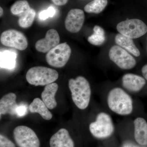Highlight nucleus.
I'll return each instance as SVG.
<instances>
[{"instance_id":"412c9836","label":"nucleus","mask_w":147,"mask_h":147,"mask_svg":"<svg viewBox=\"0 0 147 147\" xmlns=\"http://www.w3.org/2000/svg\"><path fill=\"white\" fill-rule=\"evenodd\" d=\"M108 4V0H94L85 6L84 10L88 13L98 14L102 12Z\"/></svg>"},{"instance_id":"f3484780","label":"nucleus","mask_w":147,"mask_h":147,"mask_svg":"<svg viewBox=\"0 0 147 147\" xmlns=\"http://www.w3.org/2000/svg\"><path fill=\"white\" fill-rule=\"evenodd\" d=\"M29 110L32 113H37L46 120H50L53 117L52 113L44 102L38 98H34L29 105Z\"/></svg>"},{"instance_id":"2eb2a0df","label":"nucleus","mask_w":147,"mask_h":147,"mask_svg":"<svg viewBox=\"0 0 147 147\" xmlns=\"http://www.w3.org/2000/svg\"><path fill=\"white\" fill-rule=\"evenodd\" d=\"M16 96L13 93L5 95L0 100V114L16 115V110L18 104L16 102Z\"/></svg>"},{"instance_id":"20e7f679","label":"nucleus","mask_w":147,"mask_h":147,"mask_svg":"<svg viewBox=\"0 0 147 147\" xmlns=\"http://www.w3.org/2000/svg\"><path fill=\"white\" fill-rule=\"evenodd\" d=\"M90 132L95 138L104 139L113 135L115 126L111 116L105 112H100L96 116L94 121L90 123Z\"/></svg>"},{"instance_id":"393cba45","label":"nucleus","mask_w":147,"mask_h":147,"mask_svg":"<svg viewBox=\"0 0 147 147\" xmlns=\"http://www.w3.org/2000/svg\"><path fill=\"white\" fill-rule=\"evenodd\" d=\"M28 113V106L26 104L22 102L18 104L16 110V115L19 117H21L26 115Z\"/></svg>"},{"instance_id":"1a4fd4ad","label":"nucleus","mask_w":147,"mask_h":147,"mask_svg":"<svg viewBox=\"0 0 147 147\" xmlns=\"http://www.w3.org/2000/svg\"><path fill=\"white\" fill-rule=\"evenodd\" d=\"M0 40L3 45L21 51L26 50L28 46L26 36L23 33L15 30L11 29L3 32Z\"/></svg>"},{"instance_id":"b1692460","label":"nucleus","mask_w":147,"mask_h":147,"mask_svg":"<svg viewBox=\"0 0 147 147\" xmlns=\"http://www.w3.org/2000/svg\"><path fill=\"white\" fill-rule=\"evenodd\" d=\"M56 11L53 7H50L47 10H43L39 13V17L41 20H46L49 17H52L55 15Z\"/></svg>"},{"instance_id":"cd10ccee","label":"nucleus","mask_w":147,"mask_h":147,"mask_svg":"<svg viewBox=\"0 0 147 147\" xmlns=\"http://www.w3.org/2000/svg\"><path fill=\"white\" fill-rule=\"evenodd\" d=\"M122 147H145L144 146H139L138 145L135 144L134 143H131V142H126L124 143Z\"/></svg>"},{"instance_id":"f03ea898","label":"nucleus","mask_w":147,"mask_h":147,"mask_svg":"<svg viewBox=\"0 0 147 147\" xmlns=\"http://www.w3.org/2000/svg\"><path fill=\"white\" fill-rule=\"evenodd\" d=\"M69 88L71 92L72 100L80 110L86 109L89 105L91 89L89 82L83 76L69 81Z\"/></svg>"},{"instance_id":"9d476101","label":"nucleus","mask_w":147,"mask_h":147,"mask_svg":"<svg viewBox=\"0 0 147 147\" xmlns=\"http://www.w3.org/2000/svg\"><path fill=\"white\" fill-rule=\"evenodd\" d=\"M85 20L84 11L79 9H73L69 11L65 21V26L68 32L76 33L80 31Z\"/></svg>"},{"instance_id":"39448f33","label":"nucleus","mask_w":147,"mask_h":147,"mask_svg":"<svg viewBox=\"0 0 147 147\" xmlns=\"http://www.w3.org/2000/svg\"><path fill=\"white\" fill-rule=\"evenodd\" d=\"M119 34L135 39L141 37L147 32V26L142 20L131 19L120 22L117 26Z\"/></svg>"},{"instance_id":"dca6fc26","label":"nucleus","mask_w":147,"mask_h":147,"mask_svg":"<svg viewBox=\"0 0 147 147\" xmlns=\"http://www.w3.org/2000/svg\"><path fill=\"white\" fill-rule=\"evenodd\" d=\"M58 90V84L53 83L45 86L44 90L41 93L42 100L47 105L48 109L52 110L57 106V102L55 98V96Z\"/></svg>"},{"instance_id":"f257e3e1","label":"nucleus","mask_w":147,"mask_h":147,"mask_svg":"<svg viewBox=\"0 0 147 147\" xmlns=\"http://www.w3.org/2000/svg\"><path fill=\"white\" fill-rule=\"evenodd\" d=\"M107 103L109 109L119 115H129L133 111V102L131 96L119 87L113 88L108 92Z\"/></svg>"},{"instance_id":"423d86ee","label":"nucleus","mask_w":147,"mask_h":147,"mask_svg":"<svg viewBox=\"0 0 147 147\" xmlns=\"http://www.w3.org/2000/svg\"><path fill=\"white\" fill-rule=\"evenodd\" d=\"M71 54V49L66 42L59 44L47 53V62L57 68L63 67L66 64Z\"/></svg>"},{"instance_id":"4468645a","label":"nucleus","mask_w":147,"mask_h":147,"mask_svg":"<svg viewBox=\"0 0 147 147\" xmlns=\"http://www.w3.org/2000/svg\"><path fill=\"white\" fill-rule=\"evenodd\" d=\"M134 137L140 146H147V122L142 117H137L134 121Z\"/></svg>"},{"instance_id":"0eeeda50","label":"nucleus","mask_w":147,"mask_h":147,"mask_svg":"<svg viewBox=\"0 0 147 147\" xmlns=\"http://www.w3.org/2000/svg\"><path fill=\"white\" fill-rule=\"evenodd\" d=\"M13 137L19 147L40 146V142L35 132L28 127H16L13 130Z\"/></svg>"},{"instance_id":"ddd939ff","label":"nucleus","mask_w":147,"mask_h":147,"mask_svg":"<svg viewBox=\"0 0 147 147\" xmlns=\"http://www.w3.org/2000/svg\"><path fill=\"white\" fill-rule=\"evenodd\" d=\"M50 147H74V142L65 128L60 129L51 137Z\"/></svg>"},{"instance_id":"9b49d317","label":"nucleus","mask_w":147,"mask_h":147,"mask_svg":"<svg viewBox=\"0 0 147 147\" xmlns=\"http://www.w3.org/2000/svg\"><path fill=\"white\" fill-rule=\"evenodd\" d=\"M59 35L54 29L48 30L45 38L40 39L35 43L36 49L40 53H48L50 50L59 44Z\"/></svg>"},{"instance_id":"6e6552de","label":"nucleus","mask_w":147,"mask_h":147,"mask_svg":"<svg viewBox=\"0 0 147 147\" xmlns=\"http://www.w3.org/2000/svg\"><path fill=\"white\" fill-rule=\"evenodd\" d=\"M110 60L119 68L129 70L134 68L137 62L134 58L121 47L114 45L110 48L109 52Z\"/></svg>"},{"instance_id":"f8f14e48","label":"nucleus","mask_w":147,"mask_h":147,"mask_svg":"<svg viewBox=\"0 0 147 147\" xmlns=\"http://www.w3.org/2000/svg\"><path fill=\"white\" fill-rule=\"evenodd\" d=\"M122 84L123 86L129 91L137 92L144 87L146 81L144 78L137 74L127 73L123 76Z\"/></svg>"},{"instance_id":"6ab92c4d","label":"nucleus","mask_w":147,"mask_h":147,"mask_svg":"<svg viewBox=\"0 0 147 147\" xmlns=\"http://www.w3.org/2000/svg\"><path fill=\"white\" fill-rule=\"evenodd\" d=\"M16 54L14 52L5 50L1 52V67L12 69L16 67Z\"/></svg>"},{"instance_id":"a878e982","label":"nucleus","mask_w":147,"mask_h":147,"mask_svg":"<svg viewBox=\"0 0 147 147\" xmlns=\"http://www.w3.org/2000/svg\"><path fill=\"white\" fill-rule=\"evenodd\" d=\"M0 147H16L14 144L5 136L0 135Z\"/></svg>"},{"instance_id":"aec40b11","label":"nucleus","mask_w":147,"mask_h":147,"mask_svg":"<svg viewBox=\"0 0 147 147\" xmlns=\"http://www.w3.org/2000/svg\"><path fill=\"white\" fill-rule=\"evenodd\" d=\"M93 31L94 33L88 38V41L92 45L96 46L102 45L106 39L104 30L99 26H95Z\"/></svg>"},{"instance_id":"a211bd4d","label":"nucleus","mask_w":147,"mask_h":147,"mask_svg":"<svg viewBox=\"0 0 147 147\" xmlns=\"http://www.w3.org/2000/svg\"><path fill=\"white\" fill-rule=\"evenodd\" d=\"M116 44L125 49L136 57H139L140 52L134 43L133 40L121 34H118L115 37Z\"/></svg>"},{"instance_id":"5701e85b","label":"nucleus","mask_w":147,"mask_h":147,"mask_svg":"<svg viewBox=\"0 0 147 147\" xmlns=\"http://www.w3.org/2000/svg\"><path fill=\"white\" fill-rule=\"evenodd\" d=\"M30 9L29 3L27 1L19 0L12 5L10 10L13 15L20 16Z\"/></svg>"},{"instance_id":"7c9ffc66","label":"nucleus","mask_w":147,"mask_h":147,"mask_svg":"<svg viewBox=\"0 0 147 147\" xmlns=\"http://www.w3.org/2000/svg\"></svg>"},{"instance_id":"c756f323","label":"nucleus","mask_w":147,"mask_h":147,"mask_svg":"<svg viewBox=\"0 0 147 147\" xmlns=\"http://www.w3.org/2000/svg\"><path fill=\"white\" fill-rule=\"evenodd\" d=\"M0 11H1L0 16H1V17L2 16L3 13V8L1 7H0Z\"/></svg>"},{"instance_id":"c85d7f7f","label":"nucleus","mask_w":147,"mask_h":147,"mask_svg":"<svg viewBox=\"0 0 147 147\" xmlns=\"http://www.w3.org/2000/svg\"><path fill=\"white\" fill-rule=\"evenodd\" d=\"M142 71L144 78L147 81V64L145 65L143 67L142 69Z\"/></svg>"},{"instance_id":"4be33fe9","label":"nucleus","mask_w":147,"mask_h":147,"mask_svg":"<svg viewBox=\"0 0 147 147\" xmlns=\"http://www.w3.org/2000/svg\"><path fill=\"white\" fill-rule=\"evenodd\" d=\"M35 15V11L33 9L31 8L19 16L18 25L21 28H29L33 23Z\"/></svg>"},{"instance_id":"bb28decb","label":"nucleus","mask_w":147,"mask_h":147,"mask_svg":"<svg viewBox=\"0 0 147 147\" xmlns=\"http://www.w3.org/2000/svg\"><path fill=\"white\" fill-rule=\"evenodd\" d=\"M56 5L59 6L63 5L68 2V0H51Z\"/></svg>"},{"instance_id":"7ed1b4c3","label":"nucleus","mask_w":147,"mask_h":147,"mask_svg":"<svg viewBox=\"0 0 147 147\" xmlns=\"http://www.w3.org/2000/svg\"><path fill=\"white\" fill-rule=\"evenodd\" d=\"M58 77L59 74L56 70L42 66L30 68L26 75L28 83L36 86H46L54 83Z\"/></svg>"}]
</instances>
